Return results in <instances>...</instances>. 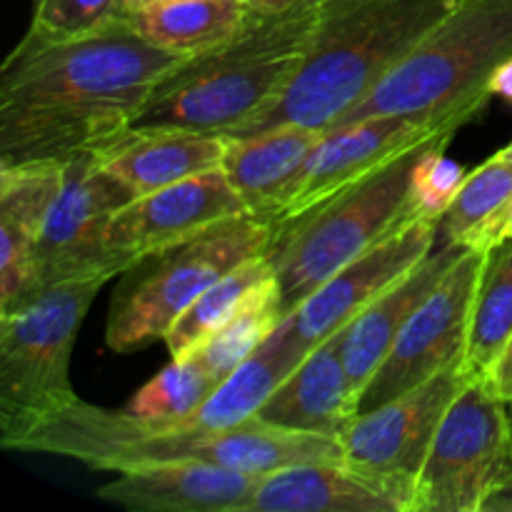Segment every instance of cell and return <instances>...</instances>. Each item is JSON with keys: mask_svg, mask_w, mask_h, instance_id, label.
Listing matches in <instances>:
<instances>
[{"mask_svg": "<svg viewBox=\"0 0 512 512\" xmlns=\"http://www.w3.org/2000/svg\"><path fill=\"white\" fill-rule=\"evenodd\" d=\"M183 60L148 43L128 18L75 35L30 25L0 65V165L98 153L128 133Z\"/></svg>", "mask_w": 512, "mask_h": 512, "instance_id": "1", "label": "cell"}, {"mask_svg": "<svg viewBox=\"0 0 512 512\" xmlns=\"http://www.w3.org/2000/svg\"><path fill=\"white\" fill-rule=\"evenodd\" d=\"M10 450L58 455L110 473L175 460H200L248 475L300 463H345L338 438L298 433L260 415L225 430H163L128 410H105L80 398L30 428Z\"/></svg>", "mask_w": 512, "mask_h": 512, "instance_id": "2", "label": "cell"}, {"mask_svg": "<svg viewBox=\"0 0 512 512\" xmlns=\"http://www.w3.org/2000/svg\"><path fill=\"white\" fill-rule=\"evenodd\" d=\"M460 0H320L318 25L288 88L228 138L283 125L330 130Z\"/></svg>", "mask_w": 512, "mask_h": 512, "instance_id": "3", "label": "cell"}, {"mask_svg": "<svg viewBox=\"0 0 512 512\" xmlns=\"http://www.w3.org/2000/svg\"><path fill=\"white\" fill-rule=\"evenodd\" d=\"M318 15L320 0H305L275 18H255L228 43L185 58L155 85L130 130L228 135L248 123L288 88Z\"/></svg>", "mask_w": 512, "mask_h": 512, "instance_id": "4", "label": "cell"}, {"mask_svg": "<svg viewBox=\"0 0 512 512\" xmlns=\"http://www.w3.org/2000/svg\"><path fill=\"white\" fill-rule=\"evenodd\" d=\"M512 55V0H460L333 128L378 115L450 118L485 110Z\"/></svg>", "mask_w": 512, "mask_h": 512, "instance_id": "5", "label": "cell"}, {"mask_svg": "<svg viewBox=\"0 0 512 512\" xmlns=\"http://www.w3.org/2000/svg\"><path fill=\"white\" fill-rule=\"evenodd\" d=\"M440 138H455V133L435 135L413 145L298 218L275 225L268 258L278 278L283 318L308 300L330 275L413 218L410 178L415 163L425 148Z\"/></svg>", "mask_w": 512, "mask_h": 512, "instance_id": "6", "label": "cell"}, {"mask_svg": "<svg viewBox=\"0 0 512 512\" xmlns=\"http://www.w3.org/2000/svg\"><path fill=\"white\" fill-rule=\"evenodd\" d=\"M275 225L238 215L195 238L145 255L120 273L105 320V345L135 353L165 340L175 320L215 283L255 255H268Z\"/></svg>", "mask_w": 512, "mask_h": 512, "instance_id": "7", "label": "cell"}, {"mask_svg": "<svg viewBox=\"0 0 512 512\" xmlns=\"http://www.w3.org/2000/svg\"><path fill=\"white\" fill-rule=\"evenodd\" d=\"M108 280L50 285L0 313V445L13 448L30 428L78 400L70 358L80 325Z\"/></svg>", "mask_w": 512, "mask_h": 512, "instance_id": "8", "label": "cell"}, {"mask_svg": "<svg viewBox=\"0 0 512 512\" xmlns=\"http://www.w3.org/2000/svg\"><path fill=\"white\" fill-rule=\"evenodd\" d=\"M512 483V413L485 380H468L420 470L413 512H483Z\"/></svg>", "mask_w": 512, "mask_h": 512, "instance_id": "9", "label": "cell"}, {"mask_svg": "<svg viewBox=\"0 0 512 512\" xmlns=\"http://www.w3.org/2000/svg\"><path fill=\"white\" fill-rule=\"evenodd\" d=\"M463 358L400 398L358 415L343 433V460L378 485L403 512L415 510V488L445 413L468 385Z\"/></svg>", "mask_w": 512, "mask_h": 512, "instance_id": "10", "label": "cell"}, {"mask_svg": "<svg viewBox=\"0 0 512 512\" xmlns=\"http://www.w3.org/2000/svg\"><path fill=\"white\" fill-rule=\"evenodd\" d=\"M438 243V223L413 215L373 248L330 275L308 300L280 320L270 338L303 360L330 335L348 328L380 293L428 258Z\"/></svg>", "mask_w": 512, "mask_h": 512, "instance_id": "11", "label": "cell"}, {"mask_svg": "<svg viewBox=\"0 0 512 512\" xmlns=\"http://www.w3.org/2000/svg\"><path fill=\"white\" fill-rule=\"evenodd\" d=\"M488 253L465 250L448 270L438 288L423 300L418 310L395 338L373 380L365 385L358 400V415L370 413L408 390L428 383L463 358L468 348L470 315H473L475 290L483 275Z\"/></svg>", "mask_w": 512, "mask_h": 512, "instance_id": "12", "label": "cell"}, {"mask_svg": "<svg viewBox=\"0 0 512 512\" xmlns=\"http://www.w3.org/2000/svg\"><path fill=\"white\" fill-rule=\"evenodd\" d=\"M130 200V190L105 173L95 153L63 163V188L35 253L38 290L70 280H110L123 273L110 253L108 225Z\"/></svg>", "mask_w": 512, "mask_h": 512, "instance_id": "13", "label": "cell"}, {"mask_svg": "<svg viewBox=\"0 0 512 512\" xmlns=\"http://www.w3.org/2000/svg\"><path fill=\"white\" fill-rule=\"evenodd\" d=\"M470 120H475V115L458 113L450 118L378 115V118H365L358 123L325 130L300 168L288 200L275 213L273 225L298 218L300 213L353 185L363 175L373 173L375 168L413 145L425 143L435 135L458 133Z\"/></svg>", "mask_w": 512, "mask_h": 512, "instance_id": "14", "label": "cell"}, {"mask_svg": "<svg viewBox=\"0 0 512 512\" xmlns=\"http://www.w3.org/2000/svg\"><path fill=\"white\" fill-rule=\"evenodd\" d=\"M245 213L248 205L223 170L198 175L123 205L108 225L110 253L125 273L145 255L160 253Z\"/></svg>", "mask_w": 512, "mask_h": 512, "instance_id": "15", "label": "cell"}, {"mask_svg": "<svg viewBox=\"0 0 512 512\" xmlns=\"http://www.w3.org/2000/svg\"><path fill=\"white\" fill-rule=\"evenodd\" d=\"M260 478L200 460H175L123 470L95 495L135 512H248Z\"/></svg>", "mask_w": 512, "mask_h": 512, "instance_id": "16", "label": "cell"}, {"mask_svg": "<svg viewBox=\"0 0 512 512\" xmlns=\"http://www.w3.org/2000/svg\"><path fill=\"white\" fill-rule=\"evenodd\" d=\"M63 188V163L0 165V313L40 293L35 253Z\"/></svg>", "mask_w": 512, "mask_h": 512, "instance_id": "17", "label": "cell"}, {"mask_svg": "<svg viewBox=\"0 0 512 512\" xmlns=\"http://www.w3.org/2000/svg\"><path fill=\"white\" fill-rule=\"evenodd\" d=\"M230 138L200 130H128L98 150L105 173L133 198L223 168Z\"/></svg>", "mask_w": 512, "mask_h": 512, "instance_id": "18", "label": "cell"}, {"mask_svg": "<svg viewBox=\"0 0 512 512\" xmlns=\"http://www.w3.org/2000/svg\"><path fill=\"white\" fill-rule=\"evenodd\" d=\"M258 415L298 433L343 438L358 418V393L340 355V333L310 350L270 393Z\"/></svg>", "mask_w": 512, "mask_h": 512, "instance_id": "19", "label": "cell"}, {"mask_svg": "<svg viewBox=\"0 0 512 512\" xmlns=\"http://www.w3.org/2000/svg\"><path fill=\"white\" fill-rule=\"evenodd\" d=\"M465 253L460 245L438 243V248L420 260L410 273L395 280L385 293H380L348 328L340 330V355L348 368L355 393L363 395L365 385L373 380L375 370L393 348L395 338L408 323L410 315L423 305V300L438 288L455 260Z\"/></svg>", "mask_w": 512, "mask_h": 512, "instance_id": "20", "label": "cell"}, {"mask_svg": "<svg viewBox=\"0 0 512 512\" xmlns=\"http://www.w3.org/2000/svg\"><path fill=\"white\" fill-rule=\"evenodd\" d=\"M320 138L323 130L303 125H283L250 138H230L220 170L248 205V213L273 223Z\"/></svg>", "mask_w": 512, "mask_h": 512, "instance_id": "21", "label": "cell"}, {"mask_svg": "<svg viewBox=\"0 0 512 512\" xmlns=\"http://www.w3.org/2000/svg\"><path fill=\"white\" fill-rule=\"evenodd\" d=\"M248 512H403L345 463H300L260 478Z\"/></svg>", "mask_w": 512, "mask_h": 512, "instance_id": "22", "label": "cell"}, {"mask_svg": "<svg viewBox=\"0 0 512 512\" xmlns=\"http://www.w3.org/2000/svg\"><path fill=\"white\" fill-rule=\"evenodd\" d=\"M255 18L240 0H163L128 13L130 25L148 43L180 58L228 43Z\"/></svg>", "mask_w": 512, "mask_h": 512, "instance_id": "23", "label": "cell"}, {"mask_svg": "<svg viewBox=\"0 0 512 512\" xmlns=\"http://www.w3.org/2000/svg\"><path fill=\"white\" fill-rule=\"evenodd\" d=\"M512 210V158L500 150L470 170L458 198L440 218V243L490 253L505 243Z\"/></svg>", "mask_w": 512, "mask_h": 512, "instance_id": "24", "label": "cell"}, {"mask_svg": "<svg viewBox=\"0 0 512 512\" xmlns=\"http://www.w3.org/2000/svg\"><path fill=\"white\" fill-rule=\"evenodd\" d=\"M273 275L275 270L268 255H255L215 280L165 335L163 343L170 360L190 358L205 340L213 338L230 318H235Z\"/></svg>", "mask_w": 512, "mask_h": 512, "instance_id": "25", "label": "cell"}, {"mask_svg": "<svg viewBox=\"0 0 512 512\" xmlns=\"http://www.w3.org/2000/svg\"><path fill=\"white\" fill-rule=\"evenodd\" d=\"M512 335V240L488 253L473 300L463 365L470 380H488Z\"/></svg>", "mask_w": 512, "mask_h": 512, "instance_id": "26", "label": "cell"}, {"mask_svg": "<svg viewBox=\"0 0 512 512\" xmlns=\"http://www.w3.org/2000/svg\"><path fill=\"white\" fill-rule=\"evenodd\" d=\"M283 320L280 313V288L278 278H270L235 318H230L218 333L205 340L190 358L198 360L200 368L213 375L218 383L235 373L243 363H248L265 345V340L275 333Z\"/></svg>", "mask_w": 512, "mask_h": 512, "instance_id": "27", "label": "cell"}, {"mask_svg": "<svg viewBox=\"0 0 512 512\" xmlns=\"http://www.w3.org/2000/svg\"><path fill=\"white\" fill-rule=\"evenodd\" d=\"M218 385L213 375L200 368L198 360H170L155 378L135 390L125 410L145 423H175L190 418Z\"/></svg>", "mask_w": 512, "mask_h": 512, "instance_id": "28", "label": "cell"}, {"mask_svg": "<svg viewBox=\"0 0 512 512\" xmlns=\"http://www.w3.org/2000/svg\"><path fill=\"white\" fill-rule=\"evenodd\" d=\"M450 140L453 138L435 140L415 163L413 178H410V210L415 218L440 223L468 178V170L445 155Z\"/></svg>", "mask_w": 512, "mask_h": 512, "instance_id": "29", "label": "cell"}, {"mask_svg": "<svg viewBox=\"0 0 512 512\" xmlns=\"http://www.w3.org/2000/svg\"><path fill=\"white\" fill-rule=\"evenodd\" d=\"M130 0H35L30 25L53 35H75L128 18Z\"/></svg>", "mask_w": 512, "mask_h": 512, "instance_id": "30", "label": "cell"}, {"mask_svg": "<svg viewBox=\"0 0 512 512\" xmlns=\"http://www.w3.org/2000/svg\"><path fill=\"white\" fill-rule=\"evenodd\" d=\"M485 383L493 388V393L498 395L505 405H508V410L512 413V335H510L508 345L503 348V353H500L495 368L490 370V375Z\"/></svg>", "mask_w": 512, "mask_h": 512, "instance_id": "31", "label": "cell"}, {"mask_svg": "<svg viewBox=\"0 0 512 512\" xmlns=\"http://www.w3.org/2000/svg\"><path fill=\"white\" fill-rule=\"evenodd\" d=\"M240 3H243L250 13L258 15V18H275V15H283L288 13V10L298 8L305 0H240Z\"/></svg>", "mask_w": 512, "mask_h": 512, "instance_id": "32", "label": "cell"}, {"mask_svg": "<svg viewBox=\"0 0 512 512\" xmlns=\"http://www.w3.org/2000/svg\"><path fill=\"white\" fill-rule=\"evenodd\" d=\"M490 93L503 98L505 103L512 105V55L495 70V75L490 78Z\"/></svg>", "mask_w": 512, "mask_h": 512, "instance_id": "33", "label": "cell"}, {"mask_svg": "<svg viewBox=\"0 0 512 512\" xmlns=\"http://www.w3.org/2000/svg\"><path fill=\"white\" fill-rule=\"evenodd\" d=\"M483 512H512V483L493 495Z\"/></svg>", "mask_w": 512, "mask_h": 512, "instance_id": "34", "label": "cell"}, {"mask_svg": "<svg viewBox=\"0 0 512 512\" xmlns=\"http://www.w3.org/2000/svg\"><path fill=\"white\" fill-rule=\"evenodd\" d=\"M153 3H163V0H130V10L143 8V5H153Z\"/></svg>", "mask_w": 512, "mask_h": 512, "instance_id": "35", "label": "cell"}, {"mask_svg": "<svg viewBox=\"0 0 512 512\" xmlns=\"http://www.w3.org/2000/svg\"><path fill=\"white\" fill-rule=\"evenodd\" d=\"M512 240V210H510V220H508V228H505V243Z\"/></svg>", "mask_w": 512, "mask_h": 512, "instance_id": "36", "label": "cell"}, {"mask_svg": "<svg viewBox=\"0 0 512 512\" xmlns=\"http://www.w3.org/2000/svg\"><path fill=\"white\" fill-rule=\"evenodd\" d=\"M503 153H505V155H508V158H512V143L508 145V148H503Z\"/></svg>", "mask_w": 512, "mask_h": 512, "instance_id": "37", "label": "cell"}]
</instances>
